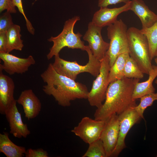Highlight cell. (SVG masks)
Listing matches in <instances>:
<instances>
[{"label":"cell","instance_id":"cell-8","mask_svg":"<svg viewBox=\"0 0 157 157\" xmlns=\"http://www.w3.org/2000/svg\"><path fill=\"white\" fill-rule=\"evenodd\" d=\"M105 121L83 117L71 131L86 143L89 144L100 139Z\"/></svg>","mask_w":157,"mask_h":157},{"label":"cell","instance_id":"cell-7","mask_svg":"<svg viewBox=\"0 0 157 157\" xmlns=\"http://www.w3.org/2000/svg\"><path fill=\"white\" fill-rule=\"evenodd\" d=\"M100 61V72L93 82L87 99L91 106L97 108L100 107L105 100L106 92L110 83L108 77L110 67L108 57L106 54Z\"/></svg>","mask_w":157,"mask_h":157},{"label":"cell","instance_id":"cell-32","mask_svg":"<svg viewBox=\"0 0 157 157\" xmlns=\"http://www.w3.org/2000/svg\"><path fill=\"white\" fill-rule=\"evenodd\" d=\"M155 61L156 63V65H157V56L156 57V58H155Z\"/></svg>","mask_w":157,"mask_h":157},{"label":"cell","instance_id":"cell-30","mask_svg":"<svg viewBox=\"0 0 157 157\" xmlns=\"http://www.w3.org/2000/svg\"><path fill=\"white\" fill-rule=\"evenodd\" d=\"M130 1V0H99L98 6L100 8L107 7L110 5L116 4L121 3L126 4Z\"/></svg>","mask_w":157,"mask_h":157},{"label":"cell","instance_id":"cell-2","mask_svg":"<svg viewBox=\"0 0 157 157\" xmlns=\"http://www.w3.org/2000/svg\"><path fill=\"white\" fill-rule=\"evenodd\" d=\"M40 76L46 83L43 91L52 96L61 106H69L71 102L76 99H87L89 92L85 85L58 73L51 63Z\"/></svg>","mask_w":157,"mask_h":157},{"label":"cell","instance_id":"cell-27","mask_svg":"<svg viewBox=\"0 0 157 157\" xmlns=\"http://www.w3.org/2000/svg\"><path fill=\"white\" fill-rule=\"evenodd\" d=\"M14 3L20 13L23 16L26 22V26L28 31L31 34L34 35L35 29L32 24L26 17L24 11L23 7L22 0H13Z\"/></svg>","mask_w":157,"mask_h":157},{"label":"cell","instance_id":"cell-3","mask_svg":"<svg viewBox=\"0 0 157 157\" xmlns=\"http://www.w3.org/2000/svg\"><path fill=\"white\" fill-rule=\"evenodd\" d=\"M129 53L144 74H149L153 69L147 38L140 30L134 27L127 30Z\"/></svg>","mask_w":157,"mask_h":157},{"label":"cell","instance_id":"cell-29","mask_svg":"<svg viewBox=\"0 0 157 157\" xmlns=\"http://www.w3.org/2000/svg\"><path fill=\"white\" fill-rule=\"evenodd\" d=\"M26 157H48V154L47 152L42 149H29L25 154Z\"/></svg>","mask_w":157,"mask_h":157},{"label":"cell","instance_id":"cell-5","mask_svg":"<svg viewBox=\"0 0 157 157\" xmlns=\"http://www.w3.org/2000/svg\"><path fill=\"white\" fill-rule=\"evenodd\" d=\"M88 54L89 61L84 65H80L76 61L71 62L61 58L58 54L54 56L52 65L58 74L75 80L77 75L81 73L88 72L96 77L100 72L101 61L93 55L88 45L85 49Z\"/></svg>","mask_w":157,"mask_h":157},{"label":"cell","instance_id":"cell-13","mask_svg":"<svg viewBox=\"0 0 157 157\" xmlns=\"http://www.w3.org/2000/svg\"><path fill=\"white\" fill-rule=\"evenodd\" d=\"M16 100L6 111L5 115L9 123L10 133L15 137L26 138L30 134L27 125L23 122L16 106Z\"/></svg>","mask_w":157,"mask_h":157},{"label":"cell","instance_id":"cell-11","mask_svg":"<svg viewBox=\"0 0 157 157\" xmlns=\"http://www.w3.org/2000/svg\"><path fill=\"white\" fill-rule=\"evenodd\" d=\"M119 129L118 115L115 114L105 120L100 139L103 142L107 157H111L116 147L118 138Z\"/></svg>","mask_w":157,"mask_h":157},{"label":"cell","instance_id":"cell-10","mask_svg":"<svg viewBox=\"0 0 157 157\" xmlns=\"http://www.w3.org/2000/svg\"><path fill=\"white\" fill-rule=\"evenodd\" d=\"M102 28L90 22L83 37V40L88 42V46L93 55L100 61L105 56L109 46V43L105 41L103 38L101 34Z\"/></svg>","mask_w":157,"mask_h":157},{"label":"cell","instance_id":"cell-20","mask_svg":"<svg viewBox=\"0 0 157 157\" xmlns=\"http://www.w3.org/2000/svg\"><path fill=\"white\" fill-rule=\"evenodd\" d=\"M20 27L13 24L7 32V52L9 53L14 50H22L23 47V41L21 40Z\"/></svg>","mask_w":157,"mask_h":157},{"label":"cell","instance_id":"cell-25","mask_svg":"<svg viewBox=\"0 0 157 157\" xmlns=\"http://www.w3.org/2000/svg\"><path fill=\"white\" fill-rule=\"evenodd\" d=\"M155 83L157 85V79ZM140 99V103L135 107V109L141 118H143V114L146 109L151 106L155 101L157 100V92L146 95Z\"/></svg>","mask_w":157,"mask_h":157},{"label":"cell","instance_id":"cell-15","mask_svg":"<svg viewBox=\"0 0 157 157\" xmlns=\"http://www.w3.org/2000/svg\"><path fill=\"white\" fill-rule=\"evenodd\" d=\"M16 101L22 106L25 117L28 120L36 117L41 110V102L31 89L22 91Z\"/></svg>","mask_w":157,"mask_h":157},{"label":"cell","instance_id":"cell-6","mask_svg":"<svg viewBox=\"0 0 157 157\" xmlns=\"http://www.w3.org/2000/svg\"><path fill=\"white\" fill-rule=\"evenodd\" d=\"M127 29L126 25L121 19L108 26L107 36L110 42L106 54L108 56L110 67L119 55L129 53Z\"/></svg>","mask_w":157,"mask_h":157},{"label":"cell","instance_id":"cell-19","mask_svg":"<svg viewBox=\"0 0 157 157\" xmlns=\"http://www.w3.org/2000/svg\"><path fill=\"white\" fill-rule=\"evenodd\" d=\"M149 75V77L147 80L142 82L138 81L135 83L132 94L133 99L136 100L146 95L154 92L155 90L152 84L157 76L156 66L153 65V69Z\"/></svg>","mask_w":157,"mask_h":157},{"label":"cell","instance_id":"cell-22","mask_svg":"<svg viewBox=\"0 0 157 157\" xmlns=\"http://www.w3.org/2000/svg\"><path fill=\"white\" fill-rule=\"evenodd\" d=\"M146 37L149 46L151 60L155 57L157 50V21L151 27L140 29Z\"/></svg>","mask_w":157,"mask_h":157},{"label":"cell","instance_id":"cell-26","mask_svg":"<svg viewBox=\"0 0 157 157\" xmlns=\"http://www.w3.org/2000/svg\"><path fill=\"white\" fill-rule=\"evenodd\" d=\"M13 24L11 13L6 11L0 17V33H7Z\"/></svg>","mask_w":157,"mask_h":157},{"label":"cell","instance_id":"cell-23","mask_svg":"<svg viewBox=\"0 0 157 157\" xmlns=\"http://www.w3.org/2000/svg\"><path fill=\"white\" fill-rule=\"evenodd\" d=\"M144 74L136 62L130 56L125 66L124 77L140 79L143 77Z\"/></svg>","mask_w":157,"mask_h":157},{"label":"cell","instance_id":"cell-1","mask_svg":"<svg viewBox=\"0 0 157 157\" xmlns=\"http://www.w3.org/2000/svg\"><path fill=\"white\" fill-rule=\"evenodd\" d=\"M139 80L124 77L110 83L105 101L97 108L94 119L105 121L115 114L119 115L128 109L135 107L137 105L132 94L135 85Z\"/></svg>","mask_w":157,"mask_h":157},{"label":"cell","instance_id":"cell-31","mask_svg":"<svg viewBox=\"0 0 157 157\" xmlns=\"http://www.w3.org/2000/svg\"><path fill=\"white\" fill-rule=\"evenodd\" d=\"M7 33H0V53L7 52Z\"/></svg>","mask_w":157,"mask_h":157},{"label":"cell","instance_id":"cell-9","mask_svg":"<svg viewBox=\"0 0 157 157\" xmlns=\"http://www.w3.org/2000/svg\"><path fill=\"white\" fill-rule=\"evenodd\" d=\"M119 129L117 142L111 157L117 156L126 147L125 139L132 127L141 118L135 107L130 108L119 115Z\"/></svg>","mask_w":157,"mask_h":157},{"label":"cell","instance_id":"cell-33","mask_svg":"<svg viewBox=\"0 0 157 157\" xmlns=\"http://www.w3.org/2000/svg\"><path fill=\"white\" fill-rule=\"evenodd\" d=\"M157 57V50L156 52V54H155V57Z\"/></svg>","mask_w":157,"mask_h":157},{"label":"cell","instance_id":"cell-17","mask_svg":"<svg viewBox=\"0 0 157 157\" xmlns=\"http://www.w3.org/2000/svg\"><path fill=\"white\" fill-rule=\"evenodd\" d=\"M130 10L140 19L142 28L151 27L157 21V15L150 10L142 0L131 1Z\"/></svg>","mask_w":157,"mask_h":157},{"label":"cell","instance_id":"cell-4","mask_svg":"<svg viewBox=\"0 0 157 157\" xmlns=\"http://www.w3.org/2000/svg\"><path fill=\"white\" fill-rule=\"evenodd\" d=\"M80 19L78 16L68 19L65 22L62 31L58 35L52 36L48 39V41L53 42V44L47 55V59H50L59 54L60 51L65 47L85 51L86 45L81 40L82 35L79 32L75 33L74 31L75 24Z\"/></svg>","mask_w":157,"mask_h":157},{"label":"cell","instance_id":"cell-21","mask_svg":"<svg viewBox=\"0 0 157 157\" xmlns=\"http://www.w3.org/2000/svg\"><path fill=\"white\" fill-rule=\"evenodd\" d=\"M130 57L129 53L119 55L110 67L108 80L110 83L124 78V70L127 60Z\"/></svg>","mask_w":157,"mask_h":157},{"label":"cell","instance_id":"cell-12","mask_svg":"<svg viewBox=\"0 0 157 157\" xmlns=\"http://www.w3.org/2000/svg\"><path fill=\"white\" fill-rule=\"evenodd\" d=\"M0 58L3 62V64H0V69L10 75L24 73L31 66L35 63L34 58L31 55L26 58H22L9 53H0Z\"/></svg>","mask_w":157,"mask_h":157},{"label":"cell","instance_id":"cell-18","mask_svg":"<svg viewBox=\"0 0 157 157\" xmlns=\"http://www.w3.org/2000/svg\"><path fill=\"white\" fill-rule=\"evenodd\" d=\"M26 150L22 146H18L10 139L8 133H0V152L7 157H23Z\"/></svg>","mask_w":157,"mask_h":157},{"label":"cell","instance_id":"cell-24","mask_svg":"<svg viewBox=\"0 0 157 157\" xmlns=\"http://www.w3.org/2000/svg\"><path fill=\"white\" fill-rule=\"evenodd\" d=\"M89 145L87 150L82 157H107L103 142L100 139Z\"/></svg>","mask_w":157,"mask_h":157},{"label":"cell","instance_id":"cell-14","mask_svg":"<svg viewBox=\"0 0 157 157\" xmlns=\"http://www.w3.org/2000/svg\"><path fill=\"white\" fill-rule=\"evenodd\" d=\"M131 1L128 3L118 8H108L100 7L93 15L92 22L95 25L103 28L114 23L117 20L118 16L122 13L130 10Z\"/></svg>","mask_w":157,"mask_h":157},{"label":"cell","instance_id":"cell-16","mask_svg":"<svg viewBox=\"0 0 157 157\" xmlns=\"http://www.w3.org/2000/svg\"><path fill=\"white\" fill-rule=\"evenodd\" d=\"M0 69V113L4 115L7 110L16 100L14 98L15 88L13 79L3 74Z\"/></svg>","mask_w":157,"mask_h":157},{"label":"cell","instance_id":"cell-28","mask_svg":"<svg viewBox=\"0 0 157 157\" xmlns=\"http://www.w3.org/2000/svg\"><path fill=\"white\" fill-rule=\"evenodd\" d=\"M13 0H0V12L6 10L11 13H15L17 11Z\"/></svg>","mask_w":157,"mask_h":157}]
</instances>
